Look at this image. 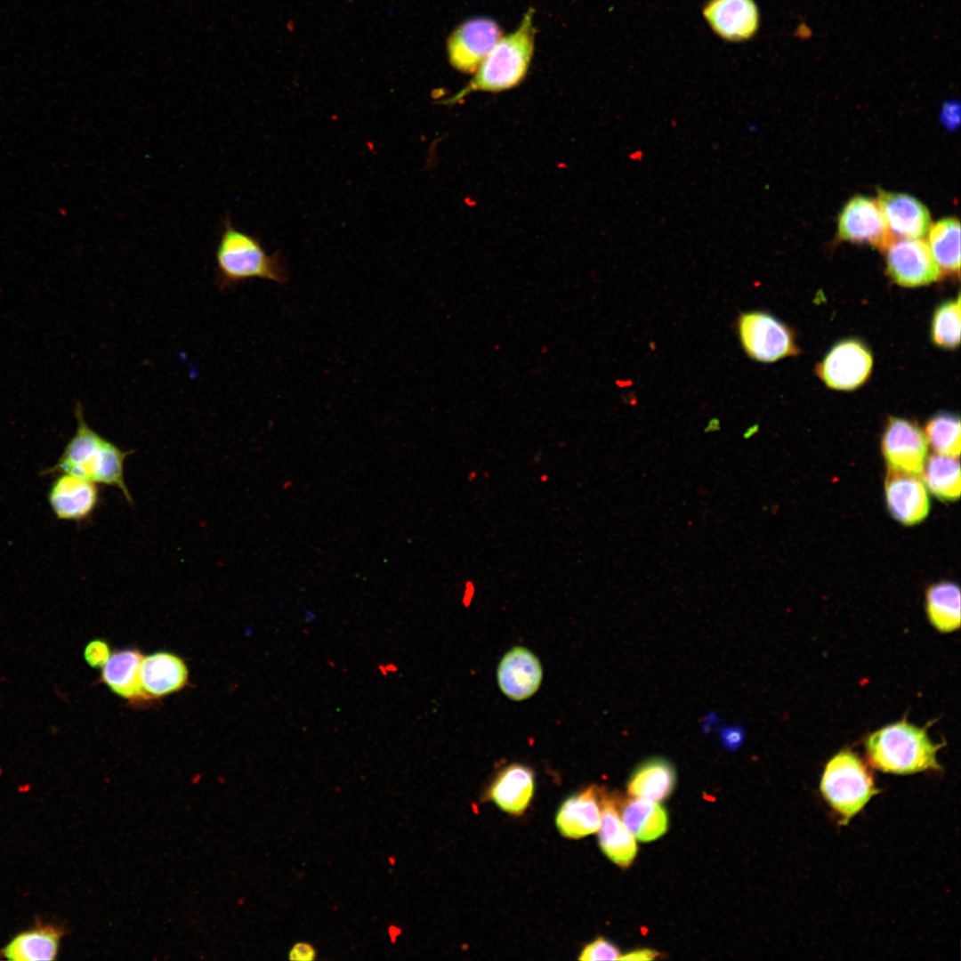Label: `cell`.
Masks as SVG:
<instances>
[{
    "label": "cell",
    "instance_id": "6da1fadb",
    "mask_svg": "<svg viewBox=\"0 0 961 961\" xmlns=\"http://www.w3.org/2000/svg\"><path fill=\"white\" fill-rule=\"evenodd\" d=\"M77 430L56 464L43 474H72L96 484L119 489L133 505V497L125 481V458L133 450H123L92 429L85 420L80 402L75 407Z\"/></svg>",
    "mask_w": 961,
    "mask_h": 961
},
{
    "label": "cell",
    "instance_id": "7a4b0ae2",
    "mask_svg": "<svg viewBox=\"0 0 961 961\" xmlns=\"http://www.w3.org/2000/svg\"><path fill=\"white\" fill-rule=\"evenodd\" d=\"M534 10L529 8L518 28L501 36L474 72L472 79L445 103H456L474 92L497 93L518 85L526 77L534 52Z\"/></svg>",
    "mask_w": 961,
    "mask_h": 961
},
{
    "label": "cell",
    "instance_id": "3957f363",
    "mask_svg": "<svg viewBox=\"0 0 961 961\" xmlns=\"http://www.w3.org/2000/svg\"><path fill=\"white\" fill-rule=\"evenodd\" d=\"M925 728L901 720L872 732L865 740L868 763L876 769L893 774L939 771L937 752Z\"/></svg>",
    "mask_w": 961,
    "mask_h": 961
},
{
    "label": "cell",
    "instance_id": "277c9868",
    "mask_svg": "<svg viewBox=\"0 0 961 961\" xmlns=\"http://www.w3.org/2000/svg\"><path fill=\"white\" fill-rule=\"evenodd\" d=\"M217 284L221 289L260 279L283 284L288 276L278 253L267 254L260 240L238 230L229 214L215 249Z\"/></svg>",
    "mask_w": 961,
    "mask_h": 961
},
{
    "label": "cell",
    "instance_id": "5b68a950",
    "mask_svg": "<svg viewBox=\"0 0 961 961\" xmlns=\"http://www.w3.org/2000/svg\"><path fill=\"white\" fill-rule=\"evenodd\" d=\"M820 787L842 824H847L878 793L867 765L849 749L839 751L827 763Z\"/></svg>",
    "mask_w": 961,
    "mask_h": 961
},
{
    "label": "cell",
    "instance_id": "8992f818",
    "mask_svg": "<svg viewBox=\"0 0 961 961\" xmlns=\"http://www.w3.org/2000/svg\"><path fill=\"white\" fill-rule=\"evenodd\" d=\"M740 343L751 359L769 363L797 353L790 329L763 311L741 313L737 320Z\"/></svg>",
    "mask_w": 961,
    "mask_h": 961
},
{
    "label": "cell",
    "instance_id": "52a82bcc",
    "mask_svg": "<svg viewBox=\"0 0 961 961\" xmlns=\"http://www.w3.org/2000/svg\"><path fill=\"white\" fill-rule=\"evenodd\" d=\"M501 28L489 18L476 17L457 26L447 41L450 65L463 73L475 72L501 37Z\"/></svg>",
    "mask_w": 961,
    "mask_h": 961
},
{
    "label": "cell",
    "instance_id": "ba28073f",
    "mask_svg": "<svg viewBox=\"0 0 961 961\" xmlns=\"http://www.w3.org/2000/svg\"><path fill=\"white\" fill-rule=\"evenodd\" d=\"M928 443L914 423L891 417L882 438V452L888 469L920 475L926 461Z\"/></svg>",
    "mask_w": 961,
    "mask_h": 961
},
{
    "label": "cell",
    "instance_id": "9c48e42d",
    "mask_svg": "<svg viewBox=\"0 0 961 961\" xmlns=\"http://www.w3.org/2000/svg\"><path fill=\"white\" fill-rule=\"evenodd\" d=\"M886 249L887 271L899 285L918 287L939 279L941 269L923 239L892 240Z\"/></svg>",
    "mask_w": 961,
    "mask_h": 961
},
{
    "label": "cell",
    "instance_id": "30bf717a",
    "mask_svg": "<svg viewBox=\"0 0 961 961\" xmlns=\"http://www.w3.org/2000/svg\"><path fill=\"white\" fill-rule=\"evenodd\" d=\"M841 239L886 249L894 240L876 200L862 195L852 198L842 209L837 224Z\"/></svg>",
    "mask_w": 961,
    "mask_h": 961
},
{
    "label": "cell",
    "instance_id": "8fae6325",
    "mask_svg": "<svg viewBox=\"0 0 961 961\" xmlns=\"http://www.w3.org/2000/svg\"><path fill=\"white\" fill-rule=\"evenodd\" d=\"M873 365L870 351L861 343L846 340L836 344L820 363L818 372L830 388L852 390L868 377Z\"/></svg>",
    "mask_w": 961,
    "mask_h": 961
},
{
    "label": "cell",
    "instance_id": "7c38bea8",
    "mask_svg": "<svg viewBox=\"0 0 961 961\" xmlns=\"http://www.w3.org/2000/svg\"><path fill=\"white\" fill-rule=\"evenodd\" d=\"M884 494L891 515L903 525L920 523L929 513L927 489L919 475L888 469Z\"/></svg>",
    "mask_w": 961,
    "mask_h": 961
},
{
    "label": "cell",
    "instance_id": "4fadbf2b",
    "mask_svg": "<svg viewBox=\"0 0 961 961\" xmlns=\"http://www.w3.org/2000/svg\"><path fill=\"white\" fill-rule=\"evenodd\" d=\"M57 475L48 492L54 515L77 522L90 518L100 503L98 484L69 473Z\"/></svg>",
    "mask_w": 961,
    "mask_h": 961
},
{
    "label": "cell",
    "instance_id": "5bb4252c",
    "mask_svg": "<svg viewBox=\"0 0 961 961\" xmlns=\"http://www.w3.org/2000/svg\"><path fill=\"white\" fill-rule=\"evenodd\" d=\"M501 691L510 699L522 701L539 689L543 669L537 657L522 646L511 648L502 657L497 670Z\"/></svg>",
    "mask_w": 961,
    "mask_h": 961
},
{
    "label": "cell",
    "instance_id": "9a60e30c",
    "mask_svg": "<svg viewBox=\"0 0 961 961\" xmlns=\"http://www.w3.org/2000/svg\"><path fill=\"white\" fill-rule=\"evenodd\" d=\"M876 203L893 239L920 238L928 233L930 213L916 198L879 190Z\"/></svg>",
    "mask_w": 961,
    "mask_h": 961
},
{
    "label": "cell",
    "instance_id": "2e32d148",
    "mask_svg": "<svg viewBox=\"0 0 961 961\" xmlns=\"http://www.w3.org/2000/svg\"><path fill=\"white\" fill-rule=\"evenodd\" d=\"M704 16L714 31L729 41L748 39L758 28V11L753 0H711Z\"/></svg>",
    "mask_w": 961,
    "mask_h": 961
},
{
    "label": "cell",
    "instance_id": "e0dca14e",
    "mask_svg": "<svg viewBox=\"0 0 961 961\" xmlns=\"http://www.w3.org/2000/svg\"><path fill=\"white\" fill-rule=\"evenodd\" d=\"M140 672L142 689L149 700L182 690L189 677L184 661L167 651L143 657Z\"/></svg>",
    "mask_w": 961,
    "mask_h": 961
},
{
    "label": "cell",
    "instance_id": "ac0fdd59",
    "mask_svg": "<svg viewBox=\"0 0 961 961\" xmlns=\"http://www.w3.org/2000/svg\"><path fill=\"white\" fill-rule=\"evenodd\" d=\"M601 820L599 790L592 786L566 799L558 810L555 822L563 836L578 839L597 832Z\"/></svg>",
    "mask_w": 961,
    "mask_h": 961
},
{
    "label": "cell",
    "instance_id": "d6986e66",
    "mask_svg": "<svg viewBox=\"0 0 961 961\" xmlns=\"http://www.w3.org/2000/svg\"><path fill=\"white\" fill-rule=\"evenodd\" d=\"M601 797L600 847L611 861L623 868L628 867L636 856L635 838L624 825L615 799L609 795Z\"/></svg>",
    "mask_w": 961,
    "mask_h": 961
},
{
    "label": "cell",
    "instance_id": "ffe728a7",
    "mask_svg": "<svg viewBox=\"0 0 961 961\" xmlns=\"http://www.w3.org/2000/svg\"><path fill=\"white\" fill-rule=\"evenodd\" d=\"M141 653L136 649L114 652L101 667V682L119 697L130 703L149 700L141 681Z\"/></svg>",
    "mask_w": 961,
    "mask_h": 961
},
{
    "label": "cell",
    "instance_id": "44dd1931",
    "mask_svg": "<svg viewBox=\"0 0 961 961\" xmlns=\"http://www.w3.org/2000/svg\"><path fill=\"white\" fill-rule=\"evenodd\" d=\"M533 771L519 763L502 770L489 788V797L504 812L520 815L529 806L534 793Z\"/></svg>",
    "mask_w": 961,
    "mask_h": 961
},
{
    "label": "cell",
    "instance_id": "7402d4cb",
    "mask_svg": "<svg viewBox=\"0 0 961 961\" xmlns=\"http://www.w3.org/2000/svg\"><path fill=\"white\" fill-rule=\"evenodd\" d=\"M675 782L676 774L671 763L654 757L634 771L627 783V793L631 797L659 803L671 795Z\"/></svg>",
    "mask_w": 961,
    "mask_h": 961
},
{
    "label": "cell",
    "instance_id": "603a6c76",
    "mask_svg": "<svg viewBox=\"0 0 961 961\" xmlns=\"http://www.w3.org/2000/svg\"><path fill=\"white\" fill-rule=\"evenodd\" d=\"M629 832L642 842L661 837L668 828V815L658 802L632 797L619 812Z\"/></svg>",
    "mask_w": 961,
    "mask_h": 961
},
{
    "label": "cell",
    "instance_id": "cb8c5ba5",
    "mask_svg": "<svg viewBox=\"0 0 961 961\" xmlns=\"http://www.w3.org/2000/svg\"><path fill=\"white\" fill-rule=\"evenodd\" d=\"M62 932L53 926H41L16 935L1 954L12 961H44L56 958Z\"/></svg>",
    "mask_w": 961,
    "mask_h": 961
},
{
    "label": "cell",
    "instance_id": "d4e9b609",
    "mask_svg": "<svg viewBox=\"0 0 961 961\" xmlns=\"http://www.w3.org/2000/svg\"><path fill=\"white\" fill-rule=\"evenodd\" d=\"M925 610L931 625L941 633L960 626V589L949 581L932 585L925 594Z\"/></svg>",
    "mask_w": 961,
    "mask_h": 961
},
{
    "label": "cell",
    "instance_id": "484cf974",
    "mask_svg": "<svg viewBox=\"0 0 961 961\" xmlns=\"http://www.w3.org/2000/svg\"><path fill=\"white\" fill-rule=\"evenodd\" d=\"M922 472L926 489L936 497L945 501L959 498L961 481L958 457L932 455L926 459Z\"/></svg>",
    "mask_w": 961,
    "mask_h": 961
},
{
    "label": "cell",
    "instance_id": "4316f807",
    "mask_svg": "<svg viewBox=\"0 0 961 961\" xmlns=\"http://www.w3.org/2000/svg\"><path fill=\"white\" fill-rule=\"evenodd\" d=\"M929 248L941 269L949 272L960 270V223L954 217L939 220L930 227Z\"/></svg>",
    "mask_w": 961,
    "mask_h": 961
},
{
    "label": "cell",
    "instance_id": "83f0119b",
    "mask_svg": "<svg viewBox=\"0 0 961 961\" xmlns=\"http://www.w3.org/2000/svg\"><path fill=\"white\" fill-rule=\"evenodd\" d=\"M960 434V420L954 414H938L925 425L927 443L937 454L958 457L961 448Z\"/></svg>",
    "mask_w": 961,
    "mask_h": 961
},
{
    "label": "cell",
    "instance_id": "f1b7e54d",
    "mask_svg": "<svg viewBox=\"0 0 961 961\" xmlns=\"http://www.w3.org/2000/svg\"><path fill=\"white\" fill-rule=\"evenodd\" d=\"M960 298L941 304L935 311L932 336L933 342L943 348L953 349L960 343Z\"/></svg>",
    "mask_w": 961,
    "mask_h": 961
},
{
    "label": "cell",
    "instance_id": "f546056e",
    "mask_svg": "<svg viewBox=\"0 0 961 961\" xmlns=\"http://www.w3.org/2000/svg\"><path fill=\"white\" fill-rule=\"evenodd\" d=\"M619 957L620 952L613 943L603 938H598L582 949L578 959L584 961L618 960Z\"/></svg>",
    "mask_w": 961,
    "mask_h": 961
},
{
    "label": "cell",
    "instance_id": "4dcf8cb0",
    "mask_svg": "<svg viewBox=\"0 0 961 961\" xmlns=\"http://www.w3.org/2000/svg\"><path fill=\"white\" fill-rule=\"evenodd\" d=\"M110 655L108 642L101 639H94L88 642L84 650L86 663L94 668H101L109 660Z\"/></svg>",
    "mask_w": 961,
    "mask_h": 961
},
{
    "label": "cell",
    "instance_id": "1f68e13d",
    "mask_svg": "<svg viewBox=\"0 0 961 961\" xmlns=\"http://www.w3.org/2000/svg\"><path fill=\"white\" fill-rule=\"evenodd\" d=\"M318 957L314 945L308 941H295L288 949L287 959L292 961H313Z\"/></svg>",
    "mask_w": 961,
    "mask_h": 961
},
{
    "label": "cell",
    "instance_id": "d6a6232c",
    "mask_svg": "<svg viewBox=\"0 0 961 961\" xmlns=\"http://www.w3.org/2000/svg\"><path fill=\"white\" fill-rule=\"evenodd\" d=\"M941 120L949 129L956 128L960 122V108L957 101L947 102L941 110Z\"/></svg>",
    "mask_w": 961,
    "mask_h": 961
},
{
    "label": "cell",
    "instance_id": "836d02e7",
    "mask_svg": "<svg viewBox=\"0 0 961 961\" xmlns=\"http://www.w3.org/2000/svg\"><path fill=\"white\" fill-rule=\"evenodd\" d=\"M744 732L740 727H728L721 731V739L723 745L730 749L737 748L742 742Z\"/></svg>",
    "mask_w": 961,
    "mask_h": 961
},
{
    "label": "cell",
    "instance_id": "e575fe53",
    "mask_svg": "<svg viewBox=\"0 0 961 961\" xmlns=\"http://www.w3.org/2000/svg\"><path fill=\"white\" fill-rule=\"evenodd\" d=\"M658 953L650 949H641L630 951L619 957L620 960H653Z\"/></svg>",
    "mask_w": 961,
    "mask_h": 961
}]
</instances>
